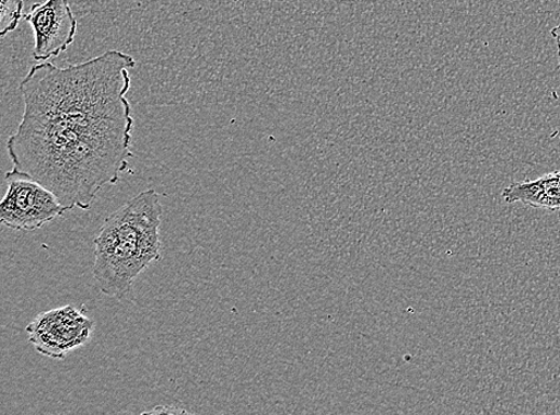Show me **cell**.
<instances>
[{
  "label": "cell",
  "mask_w": 560,
  "mask_h": 415,
  "mask_svg": "<svg viewBox=\"0 0 560 415\" xmlns=\"http://www.w3.org/2000/svg\"><path fill=\"white\" fill-rule=\"evenodd\" d=\"M135 68L117 49L65 68L35 65L20 83L24 113L7 142L12 171L55 193L70 212L89 210L133 158L127 94Z\"/></svg>",
  "instance_id": "1"
},
{
  "label": "cell",
  "mask_w": 560,
  "mask_h": 415,
  "mask_svg": "<svg viewBox=\"0 0 560 415\" xmlns=\"http://www.w3.org/2000/svg\"><path fill=\"white\" fill-rule=\"evenodd\" d=\"M163 206L154 189L113 212L95 239L94 277L102 293L121 298L151 264L162 258Z\"/></svg>",
  "instance_id": "2"
},
{
  "label": "cell",
  "mask_w": 560,
  "mask_h": 415,
  "mask_svg": "<svg viewBox=\"0 0 560 415\" xmlns=\"http://www.w3.org/2000/svg\"><path fill=\"white\" fill-rule=\"evenodd\" d=\"M8 189L0 204V222L12 230L34 231L70 212L55 193L15 171L5 175Z\"/></svg>",
  "instance_id": "3"
},
{
  "label": "cell",
  "mask_w": 560,
  "mask_h": 415,
  "mask_svg": "<svg viewBox=\"0 0 560 415\" xmlns=\"http://www.w3.org/2000/svg\"><path fill=\"white\" fill-rule=\"evenodd\" d=\"M95 321L83 309L65 306L45 311L28 324L30 343L36 351L51 359H63L74 349L88 344Z\"/></svg>",
  "instance_id": "4"
},
{
  "label": "cell",
  "mask_w": 560,
  "mask_h": 415,
  "mask_svg": "<svg viewBox=\"0 0 560 415\" xmlns=\"http://www.w3.org/2000/svg\"><path fill=\"white\" fill-rule=\"evenodd\" d=\"M24 20L34 32L33 57L36 61H49L59 57L74 43L77 19L69 0H46L35 3Z\"/></svg>",
  "instance_id": "5"
},
{
  "label": "cell",
  "mask_w": 560,
  "mask_h": 415,
  "mask_svg": "<svg viewBox=\"0 0 560 415\" xmlns=\"http://www.w3.org/2000/svg\"><path fill=\"white\" fill-rule=\"evenodd\" d=\"M502 197L506 204L521 203L537 209L560 211V172L514 183L503 189Z\"/></svg>",
  "instance_id": "6"
},
{
  "label": "cell",
  "mask_w": 560,
  "mask_h": 415,
  "mask_svg": "<svg viewBox=\"0 0 560 415\" xmlns=\"http://www.w3.org/2000/svg\"><path fill=\"white\" fill-rule=\"evenodd\" d=\"M23 0H0V35L14 32L23 16Z\"/></svg>",
  "instance_id": "7"
},
{
  "label": "cell",
  "mask_w": 560,
  "mask_h": 415,
  "mask_svg": "<svg viewBox=\"0 0 560 415\" xmlns=\"http://www.w3.org/2000/svg\"><path fill=\"white\" fill-rule=\"evenodd\" d=\"M180 413H188L186 410H182V408H173V407H168V406H159V407H155L151 411H147L142 414H180Z\"/></svg>",
  "instance_id": "8"
},
{
  "label": "cell",
  "mask_w": 560,
  "mask_h": 415,
  "mask_svg": "<svg viewBox=\"0 0 560 415\" xmlns=\"http://www.w3.org/2000/svg\"><path fill=\"white\" fill-rule=\"evenodd\" d=\"M551 35L553 36L556 45H557L558 59H559V69H560V24H558L557 27H555L551 31Z\"/></svg>",
  "instance_id": "9"
}]
</instances>
